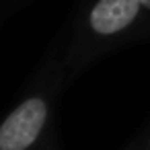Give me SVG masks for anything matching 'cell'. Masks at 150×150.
Wrapping results in <instances>:
<instances>
[{
    "label": "cell",
    "mask_w": 150,
    "mask_h": 150,
    "mask_svg": "<svg viewBox=\"0 0 150 150\" xmlns=\"http://www.w3.org/2000/svg\"><path fill=\"white\" fill-rule=\"evenodd\" d=\"M58 76L50 70L0 119V150H45L54 132Z\"/></svg>",
    "instance_id": "6da1fadb"
},
{
    "label": "cell",
    "mask_w": 150,
    "mask_h": 150,
    "mask_svg": "<svg viewBox=\"0 0 150 150\" xmlns=\"http://www.w3.org/2000/svg\"><path fill=\"white\" fill-rule=\"evenodd\" d=\"M146 8L140 0H95L84 13L72 52V68L84 66L99 52L123 39L140 21Z\"/></svg>",
    "instance_id": "7a4b0ae2"
},
{
    "label": "cell",
    "mask_w": 150,
    "mask_h": 150,
    "mask_svg": "<svg viewBox=\"0 0 150 150\" xmlns=\"http://www.w3.org/2000/svg\"><path fill=\"white\" fill-rule=\"evenodd\" d=\"M140 2H142V6H144L146 11H150V0H140Z\"/></svg>",
    "instance_id": "3957f363"
},
{
    "label": "cell",
    "mask_w": 150,
    "mask_h": 150,
    "mask_svg": "<svg viewBox=\"0 0 150 150\" xmlns=\"http://www.w3.org/2000/svg\"><path fill=\"white\" fill-rule=\"evenodd\" d=\"M148 150H150V146H148Z\"/></svg>",
    "instance_id": "277c9868"
}]
</instances>
